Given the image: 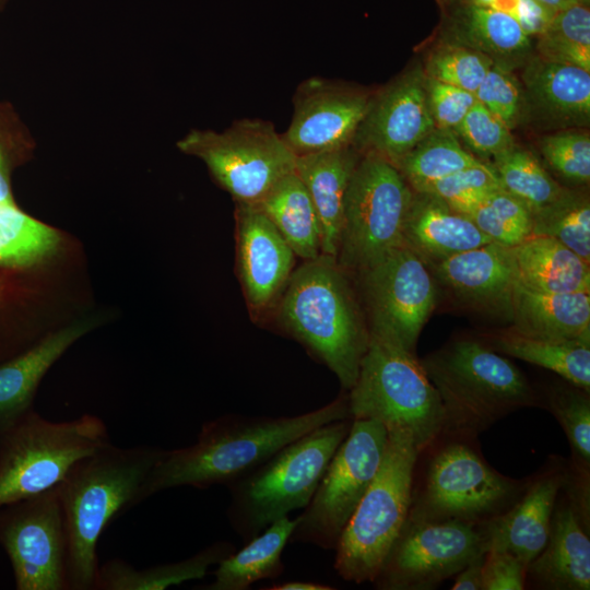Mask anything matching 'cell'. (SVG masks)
Segmentation results:
<instances>
[{
	"label": "cell",
	"instance_id": "40",
	"mask_svg": "<svg viewBox=\"0 0 590 590\" xmlns=\"http://www.w3.org/2000/svg\"><path fill=\"white\" fill-rule=\"evenodd\" d=\"M503 189L493 165L481 161L444 177L423 191L444 201L450 209L469 215L493 192Z\"/></svg>",
	"mask_w": 590,
	"mask_h": 590
},
{
	"label": "cell",
	"instance_id": "1",
	"mask_svg": "<svg viewBox=\"0 0 590 590\" xmlns=\"http://www.w3.org/2000/svg\"><path fill=\"white\" fill-rule=\"evenodd\" d=\"M341 420H352L347 393H341L319 409L293 416L231 414L208 421L194 444L163 450L140 489L139 504L178 486L200 489L219 484L227 486L288 442Z\"/></svg>",
	"mask_w": 590,
	"mask_h": 590
},
{
	"label": "cell",
	"instance_id": "19",
	"mask_svg": "<svg viewBox=\"0 0 590 590\" xmlns=\"http://www.w3.org/2000/svg\"><path fill=\"white\" fill-rule=\"evenodd\" d=\"M433 266L438 280L460 302L510 319L516 283L510 248L488 243Z\"/></svg>",
	"mask_w": 590,
	"mask_h": 590
},
{
	"label": "cell",
	"instance_id": "4",
	"mask_svg": "<svg viewBox=\"0 0 590 590\" xmlns=\"http://www.w3.org/2000/svg\"><path fill=\"white\" fill-rule=\"evenodd\" d=\"M420 362L440 398L444 433L475 437L507 414L538 404L515 364L479 341H452Z\"/></svg>",
	"mask_w": 590,
	"mask_h": 590
},
{
	"label": "cell",
	"instance_id": "35",
	"mask_svg": "<svg viewBox=\"0 0 590 590\" xmlns=\"http://www.w3.org/2000/svg\"><path fill=\"white\" fill-rule=\"evenodd\" d=\"M533 236L559 241L590 263V202L588 196L565 189L533 214Z\"/></svg>",
	"mask_w": 590,
	"mask_h": 590
},
{
	"label": "cell",
	"instance_id": "50",
	"mask_svg": "<svg viewBox=\"0 0 590 590\" xmlns=\"http://www.w3.org/2000/svg\"><path fill=\"white\" fill-rule=\"evenodd\" d=\"M14 204L10 193L9 184L3 170L2 158L0 156V205Z\"/></svg>",
	"mask_w": 590,
	"mask_h": 590
},
{
	"label": "cell",
	"instance_id": "44",
	"mask_svg": "<svg viewBox=\"0 0 590 590\" xmlns=\"http://www.w3.org/2000/svg\"><path fill=\"white\" fill-rule=\"evenodd\" d=\"M475 98L511 130L519 118L520 87L507 69L493 64L475 92Z\"/></svg>",
	"mask_w": 590,
	"mask_h": 590
},
{
	"label": "cell",
	"instance_id": "43",
	"mask_svg": "<svg viewBox=\"0 0 590 590\" xmlns=\"http://www.w3.org/2000/svg\"><path fill=\"white\" fill-rule=\"evenodd\" d=\"M456 133L477 154L493 156L515 145L510 129L477 101L469 110Z\"/></svg>",
	"mask_w": 590,
	"mask_h": 590
},
{
	"label": "cell",
	"instance_id": "24",
	"mask_svg": "<svg viewBox=\"0 0 590 590\" xmlns=\"http://www.w3.org/2000/svg\"><path fill=\"white\" fill-rule=\"evenodd\" d=\"M510 319L528 338L590 343V293H542L516 282Z\"/></svg>",
	"mask_w": 590,
	"mask_h": 590
},
{
	"label": "cell",
	"instance_id": "25",
	"mask_svg": "<svg viewBox=\"0 0 590 590\" xmlns=\"http://www.w3.org/2000/svg\"><path fill=\"white\" fill-rule=\"evenodd\" d=\"M88 329L86 323H72L0 364V430L32 410L43 377Z\"/></svg>",
	"mask_w": 590,
	"mask_h": 590
},
{
	"label": "cell",
	"instance_id": "3",
	"mask_svg": "<svg viewBox=\"0 0 590 590\" xmlns=\"http://www.w3.org/2000/svg\"><path fill=\"white\" fill-rule=\"evenodd\" d=\"M163 449L113 444L79 461L57 486L67 535L69 590H95L97 542L106 527L139 504L140 489Z\"/></svg>",
	"mask_w": 590,
	"mask_h": 590
},
{
	"label": "cell",
	"instance_id": "17",
	"mask_svg": "<svg viewBox=\"0 0 590 590\" xmlns=\"http://www.w3.org/2000/svg\"><path fill=\"white\" fill-rule=\"evenodd\" d=\"M235 205L239 281L250 316L262 319L273 312L296 256L257 204Z\"/></svg>",
	"mask_w": 590,
	"mask_h": 590
},
{
	"label": "cell",
	"instance_id": "29",
	"mask_svg": "<svg viewBox=\"0 0 590 590\" xmlns=\"http://www.w3.org/2000/svg\"><path fill=\"white\" fill-rule=\"evenodd\" d=\"M296 257L310 260L321 253V228L311 198L292 172L257 203Z\"/></svg>",
	"mask_w": 590,
	"mask_h": 590
},
{
	"label": "cell",
	"instance_id": "39",
	"mask_svg": "<svg viewBox=\"0 0 590 590\" xmlns=\"http://www.w3.org/2000/svg\"><path fill=\"white\" fill-rule=\"evenodd\" d=\"M468 216L492 243L506 248H514L532 236V212L504 189L485 198Z\"/></svg>",
	"mask_w": 590,
	"mask_h": 590
},
{
	"label": "cell",
	"instance_id": "52",
	"mask_svg": "<svg viewBox=\"0 0 590 590\" xmlns=\"http://www.w3.org/2000/svg\"><path fill=\"white\" fill-rule=\"evenodd\" d=\"M580 1L590 4V0H580Z\"/></svg>",
	"mask_w": 590,
	"mask_h": 590
},
{
	"label": "cell",
	"instance_id": "11",
	"mask_svg": "<svg viewBox=\"0 0 590 590\" xmlns=\"http://www.w3.org/2000/svg\"><path fill=\"white\" fill-rule=\"evenodd\" d=\"M520 484L491 468L463 442L442 447L429 461L420 493L412 492L408 521L482 524L507 510Z\"/></svg>",
	"mask_w": 590,
	"mask_h": 590
},
{
	"label": "cell",
	"instance_id": "42",
	"mask_svg": "<svg viewBox=\"0 0 590 590\" xmlns=\"http://www.w3.org/2000/svg\"><path fill=\"white\" fill-rule=\"evenodd\" d=\"M541 153L547 164L563 178L586 185L590 180V137L586 131H560L544 137Z\"/></svg>",
	"mask_w": 590,
	"mask_h": 590
},
{
	"label": "cell",
	"instance_id": "20",
	"mask_svg": "<svg viewBox=\"0 0 590 590\" xmlns=\"http://www.w3.org/2000/svg\"><path fill=\"white\" fill-rule=\"evenodd\" d=\"M565 482L562 471L543 474L507 510L482 523L486 551H507L528 566L547 543L557 495Z\"/></svg>",
	"mask_w": 590,
	"mask_h": 590
},
{
	"label": "cell",
	"instance_id": "49",
	"mask_svg": "<svg viewBox=\"0 0 590 590\" xmlns=\"http://www.w3.org/2000/svg\"><path fill=\"white\" fill-rule=\"evenodd\" d=\"M266 590H332L333 587L315 582V581H284L279 583H273L271 587L263 588Z\"/></svg>",
	"mask_w": 590,
	"mask_h": 590
},
{
	"label": "cell",
	"instance_id": "37",
	"mask_svg": "<svg viewBox=\"0 0 590 590\" xmlns=\"http://www.w3.org/2000/svg\"><path fill=\"white\" fill-rule=\"evenodd\" d=\"M58 233L28 216L14 204L0 205V263L30 266L51 256Z\"/></svg>",
	"mask_w": 590,
	"mask_h": 590
},
{
	"label": "cell",
	"instance_id": "7",
	"mask_svg": "<svg viewBox=\"0 0 590 590\" xmlns=\"http://www.w3.org/2000/svg\"><path fill=\"white\" fill-rule=\"evenodd\" d=\"M347 402L352 420L405 430L420 451L444 433L440 398L415 354L371 335Z\"/></svg>",
	"mask_w": 590,
	"mask_h": 590
},
{
	"label": "cell",
	"instance_id": "38",
	"mask_svg": "<svg viewBox=\"0 0 590 590\" xmlns=\"http://www.w3.org/2000/svg\"><path fill=\"white\" fill-rule=\"evenodd\" d=\"M550 411L557 418L569 441L575 481L589 493L590 471V398L589 392L570 384L548 394Z\"/></svg>",
	"mask_w": 590,
	"mask_h": 590
},
{
	"label": "cell",
	"instance_id": "36",
	"mask_svg": "<svg viewBox=\"0 0 590 590\" xmlns=\"http://www.w3.org/2000/svg\"><path fill=\"white\" fill-rule=\"evenodd\" d=\"M494 169L504 190L523 202L532 214L565 190L529 151L511 146L494 157Z\"/></svg>",
	"mask_w": 590,
	"mask_h": 590
},
{
	"label": "cell",
	"instance_id": "18",
	"mask_svg": "<svg viewBox=\"0 0 590 590\" xmlns=\"http://www.w3.org/2000/svg\"><path fill=\"white\" fill-rule=\"evenodd\" d=\"M435 129L426 80L410 72L373 97L354 145L375 152L393 165Z\"/></svg>",
	"mask_w": 590,
	"mask_h": 590
},
{
	"label": "cell",
	"instance_id": "8",
	"mask_svg": "<svg viewBox=\"0 0 590 590\" xmlns=\"http://www.w3.org/2000/svg\"><path fill=\"white\" fill-rule=\"evenodd\" d=\"M110 444L95 415L54 422L31 410L0 430V509L56 487L79 461Z\"/></svg>",
	"mask_w": 590,
	"mask_h": 590
},
{
	"label": "cell",
	"instance_id": "26",
	"mask_svg": "<svg viewBox=\"0 0 590 590\" xmlns=\"http://www.w3.org/2000/svg\"><path fill=\"white\" fill-rule=\"evenodd\" d=\"M516 282L542 293H590V263L546 236L510 248Z\"/></svg>",
	"mask_w": 590,
	"mask_h": 590
},
{
	"label": "cell",
	"instance_id": "32",
	"mask_svg": "<svg viewBox=\"0 0 590 590\" xmlns=\"http://www.w3.org/2000/svg\"><path fill=\"white\" fill-rule=\"evenodd\" d=\"M449 22L469 46L479 47L488 56H514L530 47V37L521 25L500 11L453 0Z\"/></svg>",
	"mask_w": 590,
	"mask_h": 590
},
{
	"label": "cell",
	"instance_id": "6",
	"mask_svg": "<svg viewBox=\"0 0 590 590\" xmlns=\"http://www.w3.org/2000/svg\"><path fill=\"white\" fill-rule=\"evenodd\" d=\"M420 452L408 432L388 430L380 467L334 550V569L342 579L373 582L378 575L408 519Z\"/></svg>",
	"mask_w": 590,
	"mask_h": 590
},
{
	"label": "cell",
	"instance_id": "16",
	"mask_svg": "<svg viewBox=\"0 0 590 590\" xmlns=\"http://www.w3.org/2000/svg\"><path fill=\"white\" fill-rule=\"evenodd\" d=\"M373 97L321 76L308 78L296 87L292 120L282 137L296 156L354 144Z\"/></svg>",
	"mask_w": 590,
	"mask_h": 590
},
{
	"label": "cell",
	"instance_id": "27",
	"mask_svg": "<svg viewBox=\"0 0 590 590\" xmlns=\"http://www.w3.org/2000/svg\"><path fill=\"white\" fill-rule=\"evenodd\" d=\"M295 524L296 518L286 516L268 526L243 548L222 559L213 571L214 580L200 589L246 590L259 580L281 576L284 571L282 552Z\"/></svg>",
	"mask_w": 590,
	"mask_h": 590
},
{
	"label": "cell",
	"instance_id": "28",
	"mask_svg": "<svg viewBox=\"0 0 590 590\" xmlns=\"http://www.w3.org/2000/svg\"><path fill=\"white\" fill-rule=\"evenodd\" d=\"M236 550L228 541H217L194 555L174 563L137 569L115 558L98 568L95 590H164L172 586L203 578L211 566Z\"/></svg>",
	"mask_w": 590,
	"mask_h": 590
},
{
	"label": "cell",
	"instance_id": "10",
	"mask_svg": "<svg viewBox=\"0 0 590 590\" xmlns=\"http://www.w3.org/2000/svg\"><path fill=\"white\" fill-rule=\"evenodd\" d=\"M388 441V430L374 420H352L346 437L331 458L317 488L296 517L290 542L334 551L341 534L373 482Z\"/></svg>",
	"mask_w": 590,
	"mask_h": 590
},
{
	"label": "cell",
	"instance_id": "31",
	"mask_svg": "<svg viewBox=\"0 0 590 590\" xmlns=\"http://www.w3.org/2000/svg\"><path fill=\"white\" fill-rule=\"evenodd\" d=\"M491 344L499 353L552 370L590 392V343L533 339L509 328L493 334Z\"/></svg>",
	"mask_w": 590,
	"mask_h": 590
},
{
	"label": "cell",
	"instance_id": "9",
	"mask_svg": "<svg viewBox=\"0 0 590 590\" xmlns=\"http://www.w3.org/2000/svg\"><path fill=\"white\" fill-rule=\"evenodd\" d=\"M413 193L391 162L371 151L362 153L346 190L335 256L346 272L357 274L403 245Z\"/></svg>",
	"mask_w": 590,
	"mask_h": 590
},
{
	"label": "cell",
	"instance_id": "47",
	"mask_svg": "<svg viewBox=\"0 0 590 590\" xmlns=\"http://www.w3.org/2000/svg\"><path fill=\"white\" fill-rule=\"evenodd\" d=\"M465 3L489 8L512 16L531 36H539L551 21L554 10L536 0H460Z\"/></svg>",
	"mask_w": 590,
	"mask_h": 590
},
{
	"label": "cell",
	"instance_id": "23",
	"mask_svg": "<svg viewBox=\"0 0 590 590\" xmlns=\"http://www.w3.org/2000/svg\"><path fill=\"white\" fill-rule=\"evenodd\" d=\"M492 240L465 214L427 192L414 191L403 226V245L436 263Z\"/></svg>",
	"mask_w": 590,
	"mask_h": 590
},
{
	"label": "cell",
	"instance_id": "2",
	"mask_svg": "<svg viewBox=\"0 0 590 590\" xmlns=\"http://www.w3.org/2000/svg\"><path fill=\"white\" fill-rule=\"evenodd\" d=\"M278 326L327 366L349 391L370 334L350 273L320 253L295 269L273 310Z\"/></svg>",
	"mask_w": 590,
	"mask_h": 590
},
{
	"label": "cell",
	"instance_id": "45",
	"mask_svg": "<svg viewBox=\"0 0 590 590\" xmlns=\"http://www.w3.org/2000/svg\"><path fill=\"white\" fill-rule=\"evenodd\" d=\"M427 99L435 128L456 133L475 104V95L433 79L426 80Z\"/></svg>",
	"mask_w": 590,
	"mask_h": 590
},
{
	"label": "cell",
	"instance_id": "33",
	"mask_svg": "<svg viewBox=\"0 0 590 590\" xmlns=\"http://www.w3.org/2000/svg\"><path fill=\"white\" fill-rule=\"evenodd\" d=\"M479 162L463 149L455 132L435 128L394 166L413 191H423L435 181Z\"/></svg>",
	"mask_w": 590,
	"mask_h": 590
},
{
	"label": "cell",
	"instance_id": "46",
	"mask_svg": "<svg viewBox=\"0 0 590 590\" xmlns=\"http://www.w3.org/2000/svg\"><path fill=\"white\" fill-rule=\"evenodd\" d=\"M528 566L514 554L502 550L485 552L483 590H522Z\"/></svg>",
	"mask_w": 590,
	"mask_h": 590
},
{
	"label": "cell",
	"instance_id": "30",
	"mask_svg": "<svg viewBox=\"0 0 590 590\" xmlns=\"http://www.w3.org/2000/svg\"><path fill=\"white\" fill-rule=\"evenodd\" d=\"M523 80L532 98L550 113L573 120L589 118L590 71L539 57L527 66Z\"/></svg>",
	"mask_w": 590,
	"mask_h": 590
},
{
	"label": "cell",
	"instance_id": "13",
	"mask_svg": "<svg viewBox=\"0 0 590 590\" xmlns=\"http://www.w3.org/2000/svg\"><path fill=\"white\" fill-rule=\"evenodd\" d=\"M355 275L369 334L415 354L420 333L437 299L427 262L400 245Z\"/></svg>",
	"mask_w": 590,
	"mask_h": 590
},
{
	"label": "cell",
	"instance_id": "21",
	"mask_svg": "<svg viewBox=\"0 0 590 590\" xmlns=\"http://www.w3.org/2000/svg\"><path fill=\"white\" fill-rule=\"evenodd\" d=\"M574 502L554 507L543 551L528 565L527 577L543 589H590V540Z\"/></svg>",
	"mask_w": 590,
	"mask_h": 590
},
{
	"label": "cell",
	"instance_id": "12",
	"mask_svg": "<svg viewBox=\"0 0 590 590\" xmlns=\"http://www.w3.org/2000/svg\"><path fill=\"white\" fill-rule=\"evenodd\" d=\"M178 146L200 157L235 203L257 204L295 170L296 155L282 133L260 118L235 120L222 132L191 131Z\"/></svg>",
	"mask_w": 590,
	"mask_h": 590
},
{
	"label": "cell",
	"instance_id": "22",
	"mask_svg": "<svg viewBox=\"0 0 590 590\" xmlns=\"http://www.w3.org/2000/svg\"><path fill=\"white\" fill-rule=\"evenodd\" d=\"M362 153L351 144L296 156L295 173L306 187L319 219L321 253L337 256L345 194Z\"/></svg>",
	"mask_w": 590,
	"mask_h": 590
},
{
	"label": "cell",
	"instance_id": "34",
	"mask_svg": "<svg viewBox=\"0 0 590 590\" xmlns=\"http://www.w3.org/2000/svg\"><path fill=\"white\" fill-rule=\"evenodd\" d=\"M536 47L544 60L590 71V4L570 0L555 10Z\"/></svg>",
	"mask_w": 590,
	"mask_h": 590
},
{
	"label": "cell",
	"instance_id": "41",
	"mask_svg": "<svg viewBox=\"0 0 590 590\" xmlns=\"http://www.w3.org/2000/svg\"><path fill=\"white\" fill-rule=\"evenodd\" d=\"M493 64L492 58L477 49L448 44L430 57L428 78L475 94Z\"/></svg>",
	"mask_w": 590,
	"mask_h": 590
},
{
	"label": "cell",
	"instance_id": "14",
	"mask_svg": "<svg viewBox=\"0 0 590 590\" xmlns=\"http://www.w3.org/2000/svg\"><path fill=\"white\" fill-rule=\"evenodd\" d=\"M57 486L0 509V545L17 590H69L67 535Z\"/></svg>",
	"mask_w": 590,
	"mask_h": 590
},
{
	"label": "cell",
	"instance_id": "5",
	"mask_svg": "<svg viewBox=\"0 0 590 590\" xmlns=\"http://www.w3.org/2000/svg\"><path fill=\"white\" fill-rule=\"evenodd\" d=\"M352 420L321 425L288 442L256 469L227 485L228 521L244 542L305 508Z\"/></svg>",
	"mask_w": 590,
	"mask_h": 590
},
{
	"label": "cell",
	"instance_id": "15",
	"mask_svg": "<svg viewBox=\"0 0 590 590\" xmlns=\"http://www.w3.org/2000/svg\"><path fill=\"white\" fill-rule=\"evenodd\" d=\"M485 552L480 524L406 520L373 583L380 590L434 589Z\"/></svg>",
	"mask_w": 590,
	"mask_h": 590
},
{
	"label": "cell",
	"instance_id": "48",
	"mask_svg": "<svg viewBox=\"0 0 590 590\" xmlns=\"http://www.w3.org/2000/svg\"><path fill=\"white\" fill-rule=\"evenodd\" d=\"M485 553L476 556L456 575L452 590H483V563Z\"/></svg>",
	"mask_w": 590,
	"mask_h": 590
},
{
	"label": "cell",
	"instance_id": "51",
	"mask_svg": "<svg viewBox=\"0 0 590 590\" xmlns=\"http://www.w3.org/2000/svg\"><path fill=\"white\" fill-rule=\"evenodd\" d=\"M536 1L547 7L548 9L555 11L570 0H536Z\"/></svg>",
	"mask_w": 590,
	"mask_h": 590
}]
</instances>
